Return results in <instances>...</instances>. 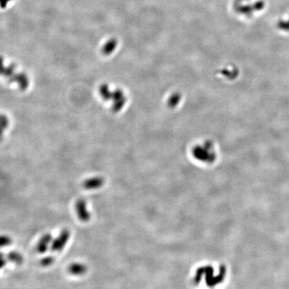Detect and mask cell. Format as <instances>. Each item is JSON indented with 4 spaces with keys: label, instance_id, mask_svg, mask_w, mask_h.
Listing matches in <instances>:
<instances>
[{
    "label": "cell",
    "instance_id": "7c38bea8",
    "mask_svg": "<svg viewBox=\"0 0 289 289\" xmlns=\"http://www.w3.org/2000/svg\"><path fill=\"white\" fill-rule=\"evenodd\" d=\"M10 0H2V2H1V5H2V7H5V6H6V4L8 2H10Z\"/></svg>",
    "mask_w": 289,
    "mask_h": 289
},
{
    "label": "cell",
    "instance_id": "52a82bcc",
    "mask_svg": "<svg viewBox=\"0 0 289 289\" xmlns=\"http://www.w3.org/2000/svg\"><path fill=\"white\" fill-rule=\"evenodd\" d=\"M7 258L11 262L16 264H22L24 262V258L22 255L16 251H11L7 254Z\"/></svg>",
    "mask_w": 289,
    "mask_h": 289
},
{
    "label": "cell",
    "instance_id": "5b68a950",
    "mask_svg": "<svg viewBox=\"0 0 289 289\" xmlns=\"http://www.w3.org/2000/svg\"><path fill=\"white\" fill-rule=\"evenodd\" d=\"M67 270L70 274L79 276V275L84 274L86 272L87 268L84 264L75 263L68 266Z\"/></svg>",
    "mask_w": 289,
    "mask_h": 289
},
{
    "label": "cell",
    "instance_id": "30bf717a",
    "mask_svg": "<svg viewBox=\"0 0 289 289\" xmlns=\"http://www.w3.org/2000/svg\"><path fill=\"white\" fill-rule=\"evenodd\" d=\"M10 244H12V239L10 237L7 236H5V235L2 236L1 237V246L2 247L7 246L8 245H10Z\"/></svg>",
    "mask_w": 289,
    "mask_h": 289
},
{
    "label": "cell",
    "instance_id": "9c48e42d",
    "mask_svg": "<svg viewBox=\"0 0 289 289\" xmlns=\"http://www.w3.org/2000/svg\"><path fill=\"white\" fill-rule=\"evenodd\" d=\"M116 45H117V42L114 40H112L111 41H109V42L104 46V49H103L104 53H105L106 54H109L110 53L113 51L114 48H115L116 46Z\"/></svg>",
    "mask_w": 289,
    "mask_h": 289
},
{
    "label": "cell",
    "instance_id": "277c9868",
    "mask_svg": "<svg viewBox=\"0 0 289 289\" xmlns=\"http://www.w3.org/2000/svg\"><path fill=\"white\" fill-rule=\"evenodd\" d=\"M52 240V236L50 234H45L41 237L37 245H36V251L40 254H44L48 249V246Z\"/></svg>",
    "mask_w": 289,
    "mask_h": 289
},
{
    "label": "cell",
    "instance_id": "6da1fadb",
    "mask_svg": "<svg viewBox=\"0 0 289 289\" xmlns=\"http://www.w3.org/2000/svg\"><path fill=\"white\" fill-rule=\"evenodd\" d=\"M70 233L68 229H64L59 236L52 242L50 249L52 252H59L64 248L69 239Z\"/></svg>",
    "mask_w": 289,
    "mask_h": 289
},
{
    "label": "cell",
    "instance_id": "8fae6325",
    "mask_svg": "<svg viewBox=\"0 0 289 289\" xmlns=\"http://www.w3.org/2000/svg\"><path fill=\"white\" fill-rule=\"evenodd\" d=\"M6 260L5 258H4L3 254H1V268H3L4 266H6Z\"/></svg>",
    "mask_w": 289,
    "mask_h": 289
},
{
    "label": "cell",
    "instance_id": "7a4b0ae2",
    "mask_svg": "<svg viewBox=\"0 0 289 289\" xmlns=\"http://www.w3.org/2000/svg\"><path fill=\"white\" fill-rule=\"evenodd\" d=\"M75 210L79 219L82 222H89L90 219V214L87 210L86 202L83 199H79L76 201Z\"/></svg>",
    "mask_w": 289,
    "mask_h": 289
},
{
    "label": "cell",
    "instance_id": "ba28073f",
    "mask_svg": "<svg viewBox=\"0 0 289 289\" xmlns=\"http://www.w3.org/2000/svg\"><path fill=\"white\" fill-rule=\"evenodd\" d=\"M54 260H55L54 258L52 256H45L44 258H42L40 260V264L41 266H42V267H47L50 265H52L54 263Z\"/></svg>",
    "mask_w": 289,
    "mask_h": 289
},
{
    "label": "cell",
    "instance_id": "8992f818",
    "mask_svg": "<svg viewBox=\"0 0 289 289\" xmlns=\"http://www.w3.org/2000/svg\"><path fill=\"white\" fill-rule=\"evenodd\" d=\"M111 98H113L114 100V110L115 111H119L125 103V99L124 97V94L121 90H117L111 94Z\"/></svg>",
    "mask_w": 289,
    "mask_h": 289
},
{
    "label": "cell",
    "instance_id": "3957f363",
    "mask_svg": "<svg viewBox=\"0 0 289 289\" xmlns=\"http://www.w3.org/2000/svg\"><path fill=\"white\" fill-rule=\"evenodd\" d=\"M104 183V178L100 176L89 178L82 182V187L85 190H91L99 189L102 187Z\"/></svg>",
    "mask_w": 289,
    "mask_h": 289
}]
</instances>
